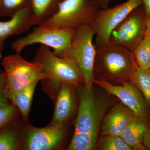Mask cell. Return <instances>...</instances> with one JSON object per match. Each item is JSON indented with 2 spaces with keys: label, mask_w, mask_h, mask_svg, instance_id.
Segmentation results:
<instances>
[{
  "label": "cell",
  "mask_w": 150,
  "mask_h": 150,
  "mask_svg": "<svg viewBox=\"0 0 150 150\" xmlns=\"http://www.w3.org/2000/svg\"><path fill=\"white\" fill-rule=\"evenodd\" d=\"M95 47L94 77L115 85L131 81L138 67L132 51L110 42Z\"/></svg>",
  "instance_id": "1"
},
{
  "label": "cell",
  "mask_w": 150,
  "mask_h": 150,
  "mask_svg": "<svg viewBox=\"0 0 150 150\" xmlns=\"http://www.w3.org/2000/svg\"><path fill=\"white\" fill-rule=\"evenodd\" d=\"M33 61L43 68L47 78L43 80L44 87L54 102L62 84L78 87L84 81L79 68L71 59L56 56L48 46L40 45Z\"/></svg>",
  "instance_id": "2"
},
{
  "label": "cell",
  "mask_w": 150,
  "mask_h": 150,
  "mask_svg": "<svg viewBox=\"0 0 150 150\" xmlns=\"http://www.w3.org/2000/svg\"><path fill=\"white\" fill-rule=\"evenodd\" d=\"M95 31L92 24H84L74 30L70 46L62 58L71 59L77 66L84 81L85 86L93 89L96 49L93 42Z\"/></svg>",
  "instance_id": "3"
},
{
  "label": "cell",
  "mask_w": 150,
  "mask_h": 150,
  "mask_svg": "<svg viewBox=\"0 0 150 150\" xmlns=\"http://www.w3.org/2000/svg\"><path fill=\"white\" fill-rule=\"evenodd\" d=\"M2 65L5 77V93L8 100L33 82L42 81L47 78L39 64L34 61H26L19 54L5 56Z\"/></svg>",
  "instance_id": "4"
},
{
  "label": "cell",
  "mask_w": 150,
  "mask_h": 150,
  "mask_svg": "<svg viewBox=\"0 0 150 150\" xmlns=\"http://www.w3.org/2000/svg\"><path fill=\"white\" fill-rule=\"evenodd\" d=\"M75 30L40 24L32 31L13 42L11 48L20 54L28 46L35 44L45 45L54 49V54L62 57L70 46Z\"/></svg>",
  "instance_id": "5"
},
{
  "label": "cell",
  "mask_w": 150,
  "mask_h": 150,
  "mask_svg": "<svg viewBox=\"0 0 150 150\" xmlns=\"http://www.w3.org/2000/svg\"><path fill=\"white\" fill-rule=\"evenodd\" d=\"M100 10L93 0H62L56 13L40 24L75 30L83 25L92 24Z\"/></svg>",
  "instance_id": "6"
},
{
  "label": "cell",
  "mask_w": 150,
  "mask_h": 150,
  "mask_svg": "<svg viewBox=\"0 0 150 150\" xmlns=\"http://www.w3.org/2000/svg\"><path fill=\"white\" fill-rule=\"evenodd\" d=\"M79 105L74 133L97 134L107 110V103L85 86L79 93Z\"/></svg>",
  "instance_id": "7"
},
{
  "label": "cell",
  "mask_w": 150,
  "mask_h": 150,
  "mask_svg": "<svg viewBox=\"0 0 150 150\" xmlns=\"http://www.w3.org/2000/svg\"><path fill=\"white\" fill-rule=\"evenodd\" d=\"M147 16L144 6L134 9L112 31L109 42L133 51L145 37Z\"/></svg>",
  "instance_id": "8"
},
{
  "label": "cell",
  "mask_w": 150,
  "mask_h": 150,
  "mask_svg": "<svg viewBox=\"0 0 150 150\" xmlns=\"http://www.w3.org/2000/svg\"><path fill=\"white\" fill-rule=\"evenodd\" d=\"M142 5V0H127L111 8L100 9L92 24L95 31V45L109 42L114 29L131 11Z\"/></svg>",
  "instance_id": "9"
},
{
  "label": "cell",
  "mask_w": 150,
  "mask_h": 150,
  "mask_svg": "<svg viewBox=\"0 0 150 150\" xmlns=\"http://www.w3.org/2000/svg\"><path fill=\"white\" fill-rule=\"evenodd\" d=\"M93 83L118 98L150 129V109L142 92L131 81L115 85L102 79H95Z\"/></svg>",
  "instance_id": "10"
},
{
  "label": "cell",
  "mask_w": 150,
  "mask_h": 150,
  "mask_svg": "<svg viewBox=\"0 0 150 150\" xmlns=\"http://www.w3.org/2000/svg\"><path fill=\"white\" fill-rule=\"evenodd\" d=\"M65 134L64 124H50L42 128L28 126L25 132V149L28 150L55 149L61 144Z\"/></svg>",
  "instance_id": "11"
},
{
  "label": "cell",
  "mask_w": 150,
  "mask_h": 150,
  "mask_svg": "<svg viewBox=\"0 0 150 150\" xmlns=\"http://www.w3.org/2000/svg\"><path fill=\"white\" fill-rule=\"evenodd\" d=\"M136 115L123 103L115 105L103 118L100 128L101 135L121 136Z\"/></svg>",
  "instance_id": "12"
},
{
  "label": "cell",
  "mask_w": 150,
  "mask_h": 150,
  "mask_svg": "<svg viewBox=\"0 0 150 150\" xmlns=\"http://www.w3.org/2000/svg\"><path fill=\"white\" fill-rule=\"evenodd\" d=\"M35 23L29 6L17 12L9 20L0 21V54L7 38L26 32Z\"/></svg>",
  "instance_id": "13"
},
{
  "label": "cell",
  "mask_w": 150,
  "mask_h": 150,
  "mask_svg": "<svg viewBox=\"0 0 150 150\" xmlns=\"http://www.w3.org/2000/svg\"><path fill=\"white\" fill-rule=\"evenodd\" d=\"M75 88L62 84L54 102L55 110L50 124H64L72 115L75 105Z\"/></svg>",
  "instance_id": "14"
},
{
  "label": "cell",
  "mask_w": 150,
  "mask_h": 150,
  "mask_svg": "<svg viewBox=\"0 0 150 150\" xmlns=\"http://www.w3.org/2000/svg\"><path fill=\"white\" fill-rule=\"evenodd\" d=\"M150 131L149 126L137 115L132 119L121 135L132 150H146L143 144L144 136Z\"/></svg>",
  "instance_id": "15"
},
{
  "label": "cell",
  "mask_w": 150,
  "mask_h": 150,
  "mask_svg": "<svg viewBox=\"0 0 150 150\" xmlns=\"http://www.w3.org/2000/svg\"><path fill=\"white\" fill-rule=\"evenodd\" d=\"M61 0H30L29 7L35 25L40 24L57 11Z\"/></svg>",
  "instance_id": "16"
},
{
  "label": "cell",
  "mask_w": 150,
  "mask_h": 150,
  "mask_svg": "<svg viewBox=\"0 0 150 150\" xmlns=\"http://www.w3.org/2000/svg\"><path fill=\"white\" fill-rule=\"evenodd\" d=\"M39 81L33 82L24 89L9 98L19 110L24 121H27L31 108L33 97L35 88Z\"/></svg>",
  "instance_id": "17"
},
{
  "label": "cell",
  "mask_w": 150,
  "mask_h": 150,
  "mask_svg": "<svg viewBox=\"0 0 150 150\" xmlns=\"http://www.w3.org/2000/svg\"><path fill=\"white\" fill-rule=\"evenodd\" d=\"M130 81L142 92L150 109V69H143L137 67Z\"/></svg>",
  "instance_id": "18"
},
{
  "label": "cell",
  "mask_w": 150,
  "mask_h": 150,
  "mask_svg": "<svg viewBox=\"0 0 150 150\" xmlns=\"http://www.w3.org/2000/svg\"><path fill=\"white\" fill-rule=\"evenodd\" d=\"M137 67L143 69H150V38L145 36L132 51Z\"/></svg>",
  "instance_id": "19"
},
{
  "label": "cell",
  "mask_w": 150,
  "mask_h": 150,
  "mask_svg": "<svg viewBox=\"0 0 150 150\" xmlns=\"http://www.w3.org/2000/svg\"><path fill=\"white\" fill-rule=\"evenodd\" d=\"M97 134L74 133L67 150H93L96 148Z\"/></svg>",
  "instance_id": "20"
},
{
  "label": "cell",
  "mask_w": 150,
  "mask_h": 150,
  "mask_svg": "<svg viewBox=\"0 0 150 150\" xmlns=\"http://www.w3.org/2000/svg\"><path fill=\"white\" fill-rule=\"evenodd\" d=\"M95 149L100 150H132L121 136L104 135L97 142Z\"/></svg>",
  "instance_id": "21"
},
{
  "label": "cell",
  "mask_w": 150,
  "mask_h": 150,
  "mask_svg": "<svg viewBox=\"0 0 150 150\" xmlns=\"http://www.w3.org/2000/svg\"><path fill=\"white\" fill-rule=\"evenodd\" d=\"M19 146L18 133L13 128H8L0 132V150H17Z\"/></svg>",
  "instance_id": "22"
},
{
  "label": "cell",
  "mask_w": 150,
  "mask_h": 150,
  "mask_svg": "<svg viewBox=\"0 0 150 150\" xmlns=\"http://www.w3.org/2000/svg\"><path fill=\"white\" fill-rule=\"evenodd\" d=\"M30 0H0V16L11 17L29 6Z\"/></svg>",
  "instance_id": "23"
},
{
  "label": "cell",
  "mask_w": 150,
  "mask_h": 150,
  "mask_svg": "<svg viewBox=\"0 0 150 150\" xmlns=\"http://www.w3.org/2000/svg\"><path fill=\"white\" fill-rule=\"evenodd\" d=\"M18 113L17 108L8 103L0 106V129L12 121Z\"/></svg>",
  "instance_id": "24"
},
{
  "label": "cell",
  "mask_w": 150,
  "mask_h": 150,
  "mask_svg": "<svg viewBox=\"0 0 150 150\" xmlns=\"http://www.w3.org/2000/svg\"><path fill=\"white\" fill-rule=\"evenodd\" d=\"M6 80L4 71L0 70V106L9 103L5 93Z\"/></svg>",
  "instance_id": "25"
},
{
  "label": "cell",
  "mask_w": 150,
  "mask_h": 150,
  "mask_svg": "<svg viewBox=\"0 0 150 150\" xmlns=\"http://www.w3.org/2000/svg\"><path fill=\"white\" fill-rule=\"evenodd\" d=\"M95 5L100 9H106L108 7L110 0H93Z\"/></svg>",
  "instance_id": "26"
},
{
  "label": "cell",
  "mask_w": 150,
  "mask_h": 150,
  "mask_svg": "<svg viewBox=\"0 0 150 150\" xmlns=\"http://www.w3.org/2000/svg\"><path fill=\"white\" fill-rule=\"evenodd\" d=\"M143 144L147 149L150 150V131H148L144 136Z\"/></svg>",
  "instance_id": "27"
},
{
  "label": "cell",
  "mask_w": 150,
  "mask_h": 150,
  "mask_svg": "<svg viewBox=\"0 0 150 150\" xmlns=\"http://www.w3.org/2000/svg\"><path fill=\"white\" fill-rule=\"evenodd\" d=\"M147 16L150 14V0H142Z\"/></svg>",
  "instance_id": "28"
},
{
  "label": "cell",
  "mask_w": 150,
  "mask_h": 150,
  "mask_svg": "<svg viewBox=\"0 0 150 150\" xmlns=\"http://www.w3.org/2000/svg\"><path fill=\"white\" fill-rule=\"evenodd\" d=\"M145 36L150 38V14L147 16L146 28Z\"/></svg>",
  "instance_id": "29"
},
{
  "label": "cell",
  "mask_w": 150,
  "mask_h": 150,
  "mask_svg": "<svg viewBox=\"0 0 150 150\" xmlns=\"http://www.w3.org/2000/svg\"><path fill=\"white\" fill-rule=\"evenodd\" d=\"M2 58V55L1 54H0V61H1V59Z\"/></svg>",
  "instance_id": "30"
},
{
  "label": "cell",
  "mask_w": 150,
  "mask_h": 150,
  "mask_svg": "<svg viewBox=\"0 0 150 150\" xmlns=\"http://www.w3.org/2000/svg\"><path fill=\"white\" fill-rule=\"evenodd\" d=\"M61 1H62V0H61Z\"/></svg>",
  "instance_id": "31"
}]
</instances>
